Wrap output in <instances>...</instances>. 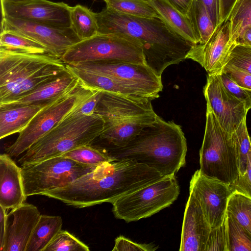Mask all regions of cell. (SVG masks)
<instances>
[{"label":"cell","mask_w":251,"mask_h":251,"mask_svg":"<svg viewBox=\"0 0 251 251\" xmlns=\"http://www.w3.org/2000/svg\"><path fill=\"white\" fill-rule=\"evenodd\" d=\"M78 79L69 71L25 95L12 101L0 104V107L35 104L50 101L75 87Z\"/></svg>","instance_id":"obj_21"},{"label":"cell","mask_w":251,"mask_h":251,"mask_svg":"<svg viewBox=\"0 0 251 251\" xmlns=\"http://www.w3.org/2000/svg\"><path fill=\"white\" fill-rule=\"evenodd\" d=\"M163 177L156 170L133 160L123 159L97 166L69 185L42 194L77 208L120 197Z\"/></svg>","instance_id":"obj_1"},{"label":"cell","mask_w":251,"mask_h":251,"mask_svg":"<svg viewBox=\"0 0 251 251\" xmlns=\"http://www.w3.org/2000/svg\"><path fill=\"white\" fill-rule=\"evenodd\" d=\"M106 7L132 16L159 18L147 0H102Z\"/></svg>","instance_id":"obj_30"},{"label":"cell","mask_w":251,"mask_h":251,"mask_svg":"<svg viewBox=\"0 0 251 251\" xmlns=\"http://www.w3.org/2000/svg\"><path fill=\"white\" fill-rule=\"evenodd\" d=\"M227 251H251V235L232 218L226 216Z\"/></svg>","instance_id":"obj_33"},{"label":"cell","mask_w":251,"mask_h":251,"mask_svg":"<svg viewBox=\"0 0 251 251\" xmlns=\"http://www.w3.org/2000/svg\"><path fill=\"white\" fill-rule=\"evenodd\" d=\"M233 192H239L251 199V150L248 155V162L244 174L239 175L230 185Z\"/></svg>","instance_id":"obj_39"},{"label":"cell","mask_w":251,"mask_h":251,"mask_svg":"<svg viewBox=\"0 0 251 251\" xmlns=\"http://www.w3.org/2000/svg\"><path fill=\"white\" fill-rule=\"evenodd\" d=\"M238 0H220V24L226 21Z\"/></svg>","instance_id":"obj_43"},{"label":"cell","mask_w":251,"mask_h":251,"mask_svg":"<svg viewBox=\"0 0 251 251\" xmlns=\"http://www.w3.org/2000/svg\"><path fill=\"white\" fill-rule=\"evenodd\" d=\"M172 6L186 15L194 0H166Z\"/></svg>","instance_id":"obj_44"},{"label":"cell","mask_w":251,"mask_h":251,"mask_svg":"<svg viewBox=\"0 0 251 251\" xmlns=\"http://www.w3.org/2000/svg\"><path fill=\"white\" fill-rule=\"evenodd\" d=\"M104 124L102 117L95 112L81 116L68 114L27 150L18 162L21 166L35 163L91 145L99 137Z\"/></svg>","instance_id":"obj_6"},{"label":"cell","mask_w":251,"mask_h":251,"mask_svg":"<svg viewBox=\"0 0 251 251\" xmlns=\"http://www.w3.org/2000/svg\"><path fill=\"white\" fill-rule=\"evenodd\" d=\"M89 247L66 230L61 229L44 251H89Z\"/></svg>","instance_id":"obj_35"},{"label":"cell","mask_w":251,"mask_h":251,"mask_svg":"<svg viewBox=\"0 0 251 251\" xmlns=\"http://www.w3.org/2000/svg\"><path fill=\"white\" fill-rule=\"evenodd\" d=\"M189 192L199 202L211 228L223 224L229 198L233 192L230 185L208 177L198 170L191 177Z\"/></svg>","instance_id":"obj_14"},{"label":"cell","mask_w":251,"mask_h":251,"mask_svg":"<svg viewBox=\"0 0 251 251\" xmlns=\"http://www.w3.org/2000/svg\"><path fill=\"white\" fill-rule=\"evenodd\" d=\"M98 33H122L141 44L146 65L161 77L168 66L186 59L194 44L175 33L159 18L125 14L106 7L96 13Z\"/></svg>","instance_id":"obj_2"},{"label":"cell","mask_w":251,"mask_h":251,"mask_svg":"<svg viewBox=\"0 0 251 251\" xmlns=\"http://www.w3.org/2000/svg\"><path fill=\"white\" fill-rule=\"evenodd\" d=\"M211 229L199 202L189 192L184 213L179 251H204Z\"/></svg>","instance_id":"obj_19"},{"label":"cell","mask_w":251,"mask_h":251,"mask_svg":"<svg viewBox=\"0 0 251 251\" xmlns=\"http://www.w3.org/2000/svg\"><path fill=\"white\" fill-rule=\"evenodd\" d=\"M235 44L231 39L230 23L226 20L216 27L205 43L194 45L186 59L198 62L208 74L219 75Z\"/></svg>","instance_id":"obj_17"},{"label":"cell","mask_w":251,"mask_h":251,"mask_svg":"<svg viewBox=\"0 0 251 251\" xmlns=\"http://www.w3.org/2000/svg\"><path fill=\"white\" fill-rule=\"evenodd\" d=\"M6 209L0 206V251H2L6 230Z\"/></svg>","instance_id":"obj_45"},{"label":"cell","mask_w":251,"mask_h":251,"mask_svg":"<svg viewBox=\"0 0 251 251\" xmlns=\"http://www.w3.org/2000/svg\"><path fill=\"white\" fill-rule=\"evenodd\" d=\"M222 72L240 87L251 91V75L232 65L226 64Z\"/></svg>","instance_id":"obj_41"},{"label":"cell","mask_w":251,"mask_h":251,"mask_svg":"<svg viewBox=\"0 0 251 251\" xmlns=\"http://www.w3.org/2000/svg\"><path fill=\"white\" fill-rule=\"evenodd\" d=\"M35 205L24 203L7 214L2 251H25L41 216Z\"/></svg>","instance_id":"obj_18"},{"label":"cell","mask_w":251,"mask_h":251,"mask_svg":"<svg viewBox=\"0 0 251 251\" xmlns=\"http://www.w3.org/2000/svg\"><path fill=\"white\" fill-rule=\"evenodd\" d=\"M227 20L230 23L231 39L235 44L244 30L251 26V0H238Z\"/></svg>","instance_id":"obj_32"},{"label":"cell","mask_w":251,"mask_h":251,"mask_svg":"<svg viewBox=\"0 0 251 251\" xmlns=\"http://www.w3.org/2000/svg\"><path fill=\"white\" fill-rule=\"evenodd\" d=\"M27 0H1V1H3L12 2H19L27 1Z\"/></svg>","instance_id":"obj_47"},{"label":"cell","mask_w":251,"mask_h":251,"mask_svg":"<svg viewBox=\"0 0 251 251\" xmlns=\"http://www.w3.org/2000/svg\"><path fill=\"white\" fill-rule=\"evenodd\" d=\"M203 94L221 127L233 133L247 117L245 104L226 89L219 75L208 74Z\"/></svg>","instance_id":"obj_16"},{"label":"cell","mask_w":251,"mask_h":251,"mask_svg":"<svg viewBox=\"0 0 251 251\" xmlns=\"http://www.w3.org/2000/svg\"><path fill=\"white\" fill-rule=\"evenodd\" d=\"M61 59L66 64L87 61L120 60L146 64L138 41L122 33H98L70 47Z\"/></svg>","instance_id":"obj_8"},{"label":"cell","mask_w":251,"mask_h":251,"mask_svg":"<svg viewBox=\"0 0 251 251\" xmlns=\"http://www.w3.org/2000/svg\"><path fill=\"white\" fill-rule=\"evenodd\" d=\"M158 247L151 244H140L123 236H119L115 240L112 251H154Z\"/></svg>","instance_id":"obj_40"},{"label":"cell","mask_w":251,"mask_h":251,"mask_svg":"<svg viewBox=\"0 0 251 251\" xmlns=\"http://www.w3.org/2000/svg\"><path fill=\"white\" fill-rule=\"evenodd\" d=\"M179 192L175 176L163 177L117 199L111 203L112 212L127 223L137 221L171 205Z\"/></svg>","instance_id":"obj_9"},{"label":"cell","mask_w":251,"mask_h":251,"mask_svg":"<svg viewBox=\"0 0 251 251\" xmlns=\"http://www.w3.org/2000/svg\"><path fill=\"white\" fill-rule=\"evenodd\" d=\"M186 16L191 23L199 43H205L216 27L204 3L201 1L194 0Z\"/></svg>","instance_id":"obj_27"},{"label":"cell","mask_w":251,"mask_h":251,"mask_svg":"<svg viewBox=\"0 0 251 251\" xmlns=\"http://www.w3.org/2000/svg\"><path fill=\"white\" fill-rule=\"evenodd\" d=\"M115 78L154 100L159 97L163 84L158 76L145 64L120 60L87 61L71 65Z\"/></svg>","instance_id":"obj_12"},{"label":"cell","mask_w":251,"mask_h":251,"mask_svg":"<svg viewBox=\"0 0 251 251\" xmlns=\"http://www.w3.org/2000/svg\"><path fill=\"white\" fill-rule=\"evenodd\" d=\"M235 44H239L251 48V26L245 29L235 41Z\"/></svg>","instance_id":"obj_46"},{"label":"cell","mask_w":251,"mask_h":251,"mask_svg":"<svg viewBox=\"0 0 251 251\" xmlns=\"http://www.w3.org/2000/svg\"><path fill=\"white\" fill-rule=\"evenodd\" d=\"M152 99L103 92L95 112L103 118V130L99 138L107 151L126 145L158 115Z\"/></svg>","instance_id":"obj_5"},{"label":"cell","mask_w":251,"mask_h":251,"mask_svg":"<svg viewBox=\"0 0 251 251\" xmlns=\"http://www.w3.org/2000/svg\"><path fill=\"white\" fill-rule=\"evenodd\" d=\"M71 20L72 27L80 40L98 33L96 13L87 7L80 4L72 7Z\"/></svg>","instance_id":"obj_28"},{"label":"cell","mask_w":251,"mask_h":251,"mask_svg":"<svg viewBox=\"0 0 251 251\" xmlns=\"http://www.w3.org/2000/svg\"><path fill=\"white\" fill-rule=\"evenodd\" d=\"M226 89L233 96L242 102L249 110L251 109V91L243 88L235 83L224 72L219 74Z\"/></svg>","instance_id":"obj_38"},{"label":"cell","mask_w":251,"mask_h":251,"mask_svg":"<svg viewBox=\"0 0 251 251\" xmlns=\"http://www.w3.org/2000/svg\"><path fill=\"white\" fill-rule=\"evenodd\" d=\"M85 86L79 81L74 88L43 107L20 132L16 141L5 149L11 157H17L50 131L73 109L82 97Z\"/></svg>","instance_id":"obj_11"},{"label":"cell","mask_w":251,"mask_h":251,"mask_svg":"<svg viewBox=\"0 0 251 251\" xmlns=\"http://www.w3.org/2000/svg\"><path fill=\"white\" fill-rule=\"evenodd\" d=\"M62 219L58 216L41 215L25 251H44L61 229Z\"/></svg>","instance_id":"obj_25"},{"label":"cell","mask_w":251,"mask_h":251,"mask_svg":"<svg viewBox=\"0 0 251 251\" xmlns=\"http://www.w3.org/2000/svg\"><path fill=\"white\" fill-rule=\"evenodd\" d=\"M232 135L235 143L239 175H241L246 171L248 155L251 150V141L247 129L246 118L244 119Z\"/></svg>","instance_id":"obj_34"},{"label":"cell","mask_w":251,"mask_h":251,"mask_svg":"<svg viewBox=\"0 0 251 251\" xmlns=\"http://www.w3.org/2000/svg\"><path fill=\"white\" fill-rule=\"evenodd\" d=\"M226 214L232 218L251 235V199L236 191L229 198Z\"/></svg>","instance_id":"obj_29"},{"label":"cell","mask_w":251,"mask_h":251,"mask_svg":"<svg viewBox=\"0 0 251 251\" xmlns=\"http://www.w3.org/2000/svg\"><path fill=\"white\" fill-rule=\"evenodd\" d=\"M61 156L68 157L82 165L91 166H97L114 161L105 150L91 145L79 147Z\"/></svg>","instance_id":"obj_31"},{"label":"cell","mask_w":251,"mask_h":251,"mask_svg":"<svg viewBox=\"0 0 251 251\" xmlns=\"http://www.w3.org/2000/svg\"><path fill=\"white\" fill-rule=\"evenodd\" d=\"M52 100L39 103L0 107V139L20 132Z\"/></svg>","instance_id":"obj_22"},{"label":"cell","mask_w":251,"mask_h":251,"mask_svg":"<svg viewBox=\"0 0 251 251\" xmlns=\"http://www.w3.org/2000/svg\"><path fill=\"white\" fill-rule=\"evenodd\" d=\"M2 16H7L61 28L72 27L71 6L63 2L29 0L12 2L1 1Z\"/></svg>","instance_id":"obj_15"},{"label":"cell","mask_w":251,"mask_h":251,"mask_svg":"<svg viewBox=\"0 0 251 251\" xmlns=\"http://www.w3.org/2000/svg\"><path fill=\"white\" fill-rule=\"evenodd\" d=\"M226 64L232 65L251 75V48L235 44L230 52Z\"/></svg>","instance_id":"obj_36"},{"label":"cell","mask_w":251,"mask_h":251,"mask_svg":"<svg viewBox=\"0 0 251 251\" xmlns=\"http://www.w3.org/2000/svg\"><path fill=\"white\" fill-rule=\"evenodd\" d=\"M66 66L81 84L89 88L122 95L147 97L138 90L109 76L71 65Z\"/></svg>","instance_id":"obj_23"},{"label":"cell","mask_w":251,"mask_h":251,"mask_svg":"<svg viewBox=\"0 0 251 251\" xmlns=\"http://www.w3.org/2000/svg\"><path fill=\"white\" fill-rule=\"evenodd\" d=\"M159 18L175 33L187 41L197 44L200 41L189 18L180 12L166 0H147Z\"/></svg>","instance_id":"obj_24"},{"label":"cell","mask_w":251,"mask_h":251,"mask_svg":"<svg viewBox=\"0 0 251 251\" xmlns=\"http://www.w3.org/2000/svg\"><path fill=\"white\" fill-rule=\"evenodd\" d=\"M204 251H227L226 217L222 225L211 229Z\"/></svg>","instance_id":"obj_37"},{"label":"cell","mask_w":251,"mask_h":251,"mask_svg":"<svg viewBox=\"0 0 251 251\" xmlns=\"http://www.w3.org/2000/svg\"><path fill=\"white\" fill-rule=\"evenodd\" d=\"M1 30L19 32L44 46L50 54L61 58L72 45L80 41L72 27L61 28L2 16Z\"/></svg>","instance_id":"obj_13"},{"label":"cell","mask_w":251,"mask_h":251,"mask_svg":"<svg viewBox=\"0 0 251 251\" xmlns=\"http://www.w3.org/2000/svg\"><path fill=\"white\" fill-rule=\"evenodd\" d=\"M106 151L114 160H132L165 177L176 176L184 166L187 142L179 125L157 116L126 145Z\"/></svg>","instance_id":"obj_3"},{"label":"cell","mask_w":251,"mask_h":251,"mask_svg":"<svg viewBox=\"0 0 251 251\" xmlns=\"http://www.w3.org/2000/svg\"><path fill=\"white\" fill-rule=\"evenodd\" d=\"M96 166L80 164L68 157L58 156L21 166L25 195H41L65 187L91 172Z\"/></svg>","instance_id":"obj_10"},{"label":"cell","mask_w":251,"mask_h":251,"mask_svg":"<svg viewBox=\"0 0 251 251\" xmlns=\"http://www.w3.org/2000/svg\"><path fill=\"white\" fill-rule=\"evenodd\" d=\"M69 72L61 58L0 48V104L22 97Z\"/></svg>","instance_id":"obj_4"},{"label":"cell","mask_w":251,"mask_h":251,"mask_svg":"<svg viewBox=\"0 0 251 251\" xmlns=\"http://www.w3.org/2000/svg\"><path fill=\"white\" fill-rule=\"evenodd\" d=\"M23 184L21 169L6 153L0 155V206L13 209L26 200Z\"/></svg>","instance_id":"obj_20"},{"label":"cell","mask_w":251,"mask_h":251,"mask_svg":"<svg viewBox=\"0 0 251 251\" xmlns=\"http://www.w3.org/2000/svg\"><path fill=\"white\" fill-rule=\"evenodd\" d=\"M0 31V49L20 52L50 54L46 47L25 35L10 30Z\"/></svg>","instance_id":"obj_26"},{"label":"cell","mask_w":251,"mask_h":251,"mask_svg":"<svg viewBox=\"0 0 251 251\" xmlns=\"http://www.w3.org/2000/svg\"><path fill=\"white\" fill-rule=\"evenodd\" d=\"M206 6L216 27L220 24V0H198Z\"/></svg>","instance_id":"obj_42"},{"label":"cell","mask_w":251,"mask_h":251,"mask_svg":"<svg viewBox=\"0 0 251 251\" xmlns=\"http://www.w3.org/2000/svg\"><path fill=\"white\" fill-rule=\"evenodd\" d=\"M200 164L199 170L202 175L229 185L239 175L232 133L221 127L207 104L205 131L200 150Z\"/></svg>","instance_id":"obj_7"}]
</instances>
